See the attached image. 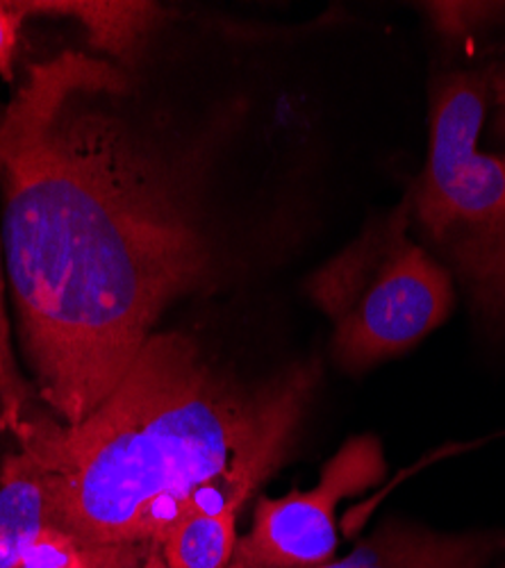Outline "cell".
I'll return each mask as SVG.
<instances>
[{"label": "cell", "mask_w": 505, "mask_h": 568, "mask_svg": "<svg viewBox=\"0 0 505 568\" xmlns=\"http://www.w3.org/2000/svg\"><path fill=\"white\" fill-rule=\"evenodd\" d=\"M6 251L0 234V430H17L39 398L32 383L21 373L12 346V325L6 310Z\"/></svg>", "instance_id": "9"}, {"label": "cell", "mask_w": 505, "mask_h": 568, "mask_svg": "<svg viewBox=\"0 0 505 568\" xmlns=\"http://www.w3.org/2000/svg\"><path fill=\"white\" fill-rule=\"evenodd\" d=\"M487 97L489 73L440 80L412 214L461 280L478 323L505 337V158L478 151Z\"/></svg>", "instance_id": "3"}, {"label": "cell", "mask_w": 505, "mask_h": 568, "mask_svg": "<svg viewBox=\"0 0 505 568\" xmlns=\"http://www.w3.org/2000/svg\"><path fill=\"white\" fill-rule=\"evenodd\" d=\"M199 158L147 108L134 71L64 51L0 112L3 251L39 400L75 425L214 280Z\"/></svg>", "instance_id": "1"}, {"label": "cell", "mask_w": 505, "mask_h": 568, "mask_svg": "<svg viewBox=\"0 0 505 568\" xmlns=\"http://www.w3.org/2000/svg\"><path fill=\"white\" fill-rule=\"evenodd\" d=\"M134 546H97L51 524L23 552L19 568H101Z\"/></svg>", "instance_id": "10"}, {"label": "cell", "mask_w": 505, "mask_h": 568, "mask_svg": "<svg viewBox=\"0 0 505 568\" xmlns=\"http://www.w3.org/2000/svg\"><path fill=\"white\" fill-rule=\"evenodd\" d=\"M487 568H505V555L503 557H498L492 566H487Z\"/></svg>", "instance_id": "16"}, {"label": "cell", "mask_w": 505, "mask_h": 568, "mask_svg": "<svg viewBox=\"0 0 505 568\" xmlns=\"http://www.w3.org/2000/svg\"><path fill=\"white\" fill-rule=\"evenodd\" d=\"M140 568H171L162 555V550H155V552H149V557L142 561Z\"/></svg>", "instance_id": "15"}, {"label": "cell", "mask_w": 505, "mask_h": 568, "mask_svg": "<svg viewBox=\"0 0 505 568\" xmlns=\"http://www.w3.org/2000/svg\"><path fill=\"white\" fill-rule=\"evenodd\" d=\"M410 201L378 216L307 277V294L333 325V357L349 373L407 353L453 310L444 264L410 236Z\"/></svg>", "instance_id": "4"}, {"label": "cell", "mask_w": 505, "mask_h": 568, "mask_svg": "<svg viewBox=\"0 0 505 568\" xmlns=\"http://www.w3.org/2000/svg\"><path fill=\"white\" fill-rule=\"evenodd\" d=\"M316 385L314 362L251 381L185 333H153L84 420L32 407L14 435L55 526L155 552L196 516L244 511L287 462Z\"/></svg>", "instance_id": "2"}, {"label": "cell", "mask_w": 505, "mask_h": 568, "mask_svg": "<svg viewBox=\"0 0 505 568\" xmlns=\"http://www.w3.org/2000/svg\"><path fill=\"white\" fill-rule=\"evenodd\" d=\"M17 8L23 17L75 21L97 51L128 69H134L144 45L164 21V10L144 0H19Z\"/></svg>", "instance_id": "7"}, {"label": "cell", "mask_w": 505, "mask_h": 568, "mask_svg": "<svg viewBox=\"0 0 505 568\" xmlns=\"http://www.w3.org/2000/svg\"><path fill=\"white\" fill-rule=\"evenodd\" d=\"M489 93L494 101V128L505 139V62L489 69Z\"/></svg>", "instance_id": "13"}, {"label": "cell", "mask_w": 505, "mask_h": 568, "mask_svg": "<svg viewBox=\"0 0 505 568\" xmlns=\"http://www.w3.org/2000/svg\"><path fill=\"white\" fill-rule=\"evenodd\" d=\"M385 470L376 437L349 439L312 489L255 503L253 526L238 539L228 568H314L337 559V505L383 483Z\"/></svg>", "instance_id": "5"}, {"label": "cell", "mask_w": 505, "mask_h": 568, "mask_svg": "<svg viewBox=\"0 0 505 568\" xmlns=\"http://www.w3.org/2000/svg\"><path fill=\"white\" fill-rule=\"evenodd\" d=\"M53 524L51 503L32 462L10 453L0 466V568H19L23 552Z\"/></svg>", "instance_id": "8"}, {"label": "cell", "mask_w": 505, "mask_h": 568, "mask_svg": "<svg viewBox=\"0 0 505 568\" xmlns=\"http://www.w3.org/2000/svg\"><path fill=\"white\" fill-rule=\"evenodd\" d=\"M501 8L503 6H487V3H435V6H428V12L440 28L448 32H461L478 21L489 19Z\"/></svg>", "instance_id": "11"}, {"label": "cell", "mask_w": 505, "mask_h": 568, "mask_svg": "<svg viewBox=\"0 0 505 568\" xmlns=\"http://www.w3.org/2000/svg\"><path fill=\"white\" fill-rule=\"evenodd\" d=\"M505 555V530L442 532L390 516L346 557L314 568H487Z\"/></svg>", "instance_id": "6"}, {"label": "cell", "mask_w": 505, "mask_h": 568, "mask_svg": "<svg viewBox=\"0 0 505 568\" xmlns=\"http://www.w3.org/2000/svg\"><path fill=\"white\" fill-rule=\"evenodd\" d=\"M147 557H149V552L144 548H128L101 568H140Z\"/></svg>", "instance_id": "14"}, {"label": "cell", "mask_w": 505, "mask_h": 568, "mask_svg": "<svg viewBox=\"0 0 505 568\" xmlns=\"http://www.w3.org/2000/svg\"><path fill=\"white\" fill-rule=\"evenodd\" d=\"M23 19L17 3H0V75L8 82L14 80V53Z\"/></svg>", "instance_id": "12"}]
</instances>
